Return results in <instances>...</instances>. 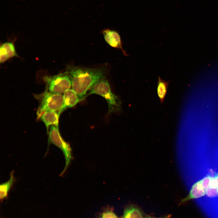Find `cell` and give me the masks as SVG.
I'll return each instance as SVG.
<instances>
[{
    "label": "cell",
    "mask_w": 218,
    "mask_h": 218,
    "mask_svg": "<svg viewBox=\"0 0 218 218\" xmlns=\"http://www.w3.org/2000/svg\"><path fill=\"white\" fill-rule=\"evenodd\" d=\"M59 115L58 112L52 111H45L38 117L45 124L48 132L50 127L52 125L58 126Z\"/></svg>",
    "instance_id": "cell-9"
},
{
    "label": "cell",
    "mask_w": 218,
    "mask_h": 218,
    "mask_svg": "<svg viewBox=\"0 0 218 218\" xmlns=\"http://www.w3.org/2000/svg\"><path fill=\"white\" fill-rule=\"evenodd\" d=\"M211 177V176L207 175L201 180L203 187L205 190L209 188Z\"/></svg>",
    "instance_id": "cell-14"
},
{
    "label": "cell",
    "mask_w": 218,
    "mask_h": 218,
    "mask_svg": "<svg viewBox=\"0 0 218 218\" xmlns=\"http://www.w3.org/2000/svg\"><path fill=\"white\" fill-rule=\"evenodd\" d=\"M63 101L62 107L58 112L60 116L61 114L68 108L75 105L81 100L78 95L72 89L66 90L63 93Z\"/></svg>",
    "instance_id": "cell-6"
},
{
    "label": "cell",
    "mask_w": 218,
    "mask_h": 218,
    "mask_svg": "<svg viewBox=\"0 0 218 218\" xmlns=\"http://www.w3.org/2000/svg\"><path fill=\"white\" fill-rule=\"evenodd\" d=\"M206 194L210 197H214L218 195L217 188H209L205 190Z\"/></svg>",
    "instance_id": "cell-15"
},
{
    "label": "cell",
    "mask_w": 218,
    "mask_h": 218,
    "mask_svg": "<svg viewBox=\"0 0 218 218\" xmlns=\"http://www.w3.org/2000/svg\"><path fill=\"white\" fill-rule=\"evenodd\" d=\"M215 179L216 180L217 183V190L218 191V173H216L215 175Z\"/></svg>",
    "instance_id": "cell-18"
},
{
    "label": "cell",
    "mask_w": 218,
    "mask_h": 218,
    "mask_svg": "<svg viewBox=\"0 0 218 218\" xmlns=\"http://www.w3.org/2000/svg\"><path fill=\"white\" fill-rule=\"evenodd\" d=\"M103 33L105 41L109 45L121 49L124 54L127 55L125 51L123 50L121 37L117 32L106 29L103 31Z\"/></svg>",
    "instance_id": "cell-7"
},
{
    "label": "cell",
    "mask_w": 218,
    "mask_h": 218,
    "mask_svg": "<svg viewBox=\"0 0 218 218\" xmlns=\"http://www.w3.org/2000/svg\"><path fill=\"white\" fill-rule=\"evenodd\" d=\"M169 84V81H167L162 79L159 76L158 77L157 93L161 104H162L164 102Z\"/></svg>",
    "instance_id": "cell-12"
},
{
    "label": "cell",
    "mask_w": 218,
    "mask_h": 218,
    "mask_svg": "<svg viewBox=\"0 0 218 218\" xmlns=\"http://www.w3.org/2000/svg\"><path fill=\"white\" fill-rule=\"evenodd\" d=\"M170 218V216L168 215V216H163L161 217H152L151 216H147L144 217V218Z\"/></svg>",
    "instance_id": "cell-17"
},
{
    "label": "cell",
    "mask_w": 218,
    "mask_h": 218,
    "mask_svg": "<svg viewBox=\"0 0 218 218\" xmlns=\"http://www.w3.org/2000/svg\"><path fill=\"white\" fill-rule=\"evenodd\" d=\"M67 71L70 76L72 89L81 100L84 99L87 91L94 84L103 78L104 72L99 68H89L70 66Z\"/></svg>",
    "instance_id": "cell-1"
},
{
    "label": "cell",
    "mask_w": 218,
    "mask_h": 218,
    "mask_svg": "<svg viewBox=\"0 0 218 218\" xmlns=\"http://www.w3.org/2000/svg\"><path fill=\"white\" fill-rule=\"evenodd\" d=\"M43 80L46 90L54 93H63L72 85L71 78L67 71L54 75L45 76Z\"/></svg>",
    "instance_id": "cell-4"
},
{
    "label": "cell",
    "mask_w": 218,
    "mask_h": 218,
    "mask_svg": "<svg viewBox=\"0 0 218 218\" xmlns=\"http://www.w3.org/2000/svg\"><path fill=\"white\" fill-rule=\"evenodd\" d=\"M205 194V190L203 187L200 180L193 185L188 195L182 200L180 204H182L190 200L198 198L203 197Z\"/></svg>",
    "instance_id": "cell-10"
},
{
    "label": "cell",
    "mask_w": 218,
    "mask_h": 218,
    "mask_svg": "<svg viewBox=\"0 0 218 218\" xmlns=\"http://www.w3.org/2000/svg\"><path fill=\"white\" fill-rule=\"evenodd\" d=\"M49 141L59 148L64 154L65 160V166L60 175L65 172L72 159V149L70 144L65 141L62 137L58 126L52 125L50 127L48 132Z\"/></svg>",
    "instance_id": "cell-5"
},
{
    "label": "cell",
    "mask_w": 218,
    "mask_h": 218,
    "mask_svg": "<svg viewBox=\"0 0 218 218\" xmlns=\"http://www.w3.org/2000/svg\"><path fill=\"white\" fill-rule=\"evenodd\" d=\"M35 97L39 102L37 112V117L45 111L58 112L63 104V95L61 94L52 93L46 90L36 95Z\"/></svg>",
    "instance_id": "cell-3"
},
{
    "label": "cell",
    "mask_w": 218,
    "mask_h": 218,
    "mask_svg": "<svg viewBox=\"0 0 218 218\" xmlns=\"http://www.w3.org/2000/svg\"><path fill=\"white\" fill-rule=\"evenodd\" d=\"M100 218H118L112 211L107 210L103 212Z\"/></svg>",
    "instance_id": "cell-16"
},
{
    "label": "cell",
    "mask_w": 218,
    "mask_h": 218,
    "mask_svg": "<svg viewBox=\"0 0 218 218\" xmlns=\"http://www.w3.org/2000/svg\"><path fill=\"white\" fill-rule=\"evenodd\" d=\"M14 171L10 173V177L7 181L2 183L0 186V198L3 200L7 197L8 193L12 187L15 181Z\"/></svg>",
    "instance_id": "cell-13"
},
{
    "label": "cell",
    "mask_w": 218,
    "mask_h": 218,
    "mask_svg": "<svg viewBox=\"0 0 218 218\" xmlns=\"http://www.w3.org/2000/svg\"><path fill=\"white\" fill-rule=\"evenodd\" d=\"M144 213L137 206L130 205L124 209L123 215L121 218H144Z\"/></svg>",
    "instance_id": "cell-11"
},
{
    "label": "cell",
    "mask_w": 218,
    "mask_h": 218,
    "mask_svg": "<svg viewBox=\"0 0 218 218\" xmlns=\"http://www.w3.org/2000/svg\"><path fill=\"white\" fill-rule=\"evenodd\" d=\"M92 94L100 95L106 100L108 105L109 113L121 111V101L112 93L106 80L103 78L96 82L91 88L88 94Z\"/></svg>",
    "instance_id": "cell-2"
},
{
    "label": "cell",
    "mask_w": 218,
    "mask_h": 218,
    "mask_svg": "<svg viewBox=\"0 0 218 218\" xmlns=\"http://www.w3.org/2000/svg\"><path fill=\"white\" fill-rule=\"evenodd\" d=\"M17 56L14 44L11 42L4 43L0 48V62L3 63L9 58Z\"/></svg>",
    "instance_id": "cell-8"
},
{
    "label": "cell",
    "mask_w": 218,
    "mask_h": 218,
    "mask_svg": "<svg viewBox=\"0 0 218 218\" xmlns=\"http://www.w3.org/2000/svg\"><path fill=\"white\" fill-rule=\"evenodd\" d=\"M99 218H100V217H99Z\"/></svg>",
    "instance_id": "cell-19"
}]
</instances>
